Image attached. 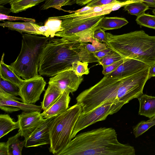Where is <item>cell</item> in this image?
I'll list each match as a JSON object with an SVG mask.
<instances>
[{"label":"cell","instance_id":"obj_2","mask_svg":"<svg viewBox=\"0 0 155 155\" xmlns=\"http://www.w3.org/2000/svg\"><path fill=\"white\" fill-rule=\"evenodd\" d=\"M134 147L120 143L114 129L101 127L76 136L56 155H135Z\"/></svg>","mask_w":155,"mask_h":155},{"label":"cell","instance_id":"obj_21","mask_svg":"<svg viewBox=\"0 0 155 155\" xmlns=\"http://www.w3.org/2000/svg\"><path fill=\"white\" fill-rule=\"evenodd\" d=\"M21 133H18L14 136L8 138L6 142L8 155H21L22 149L25 145V140H21Z\"/></svg>","mask_w":155,"mask_h":155},{"label":"cell","instance_id":"obj_22","mask_svg":"<svg viewBox=\"0 0 155 155\" xmlns=\"http://www.w3.org/2000/svg\"><path fill=\"white\" fill-rule=\"evenodd\" d=\"M18 121H14L7 114L0 115V138L13 130L19 129Z\"/></svg>","mask_w":155,"mask_h":155},{"label":"cell","instance_id":"obj_41","mask_svg":"<svg viewBox=\"0 0 155 155\" xmlns=\"http://www.w3.org/2000/svg\"><path fill=\"white\" fill-rule=\"evenodd\" d=\"M92 8V7H90L88 6L87 5L84 7L82 8L77 10L75 11H67V12H69V13H81L82 12H84L86 11H88L90 9H91Z\"/></svg>","mask_w":155,"mask_h":155},{"label":"cell","instance_id":"obj_13","mask_svg":"<svg viewBox=\"0 0 155 155\" xmlns=\"http://www.w3.org/2000/svg\"><path fill=\"white\" fill-rule=\"evenodd\" d=\"M19 101H22L21 98L9 94L0 88V104L15 107L24 111L41 112L42 110L41 106L26 104Z\"/></svg>","mask_w":155,"mask_h":155},{"label":"cell","instance_id":"obj_17","mask_svg":"<svg viewBox=\"0 0 155 155\" xmlns=\"http://www.w3.org/2000/svg\"><path fill=\"white\" fill-rule=\"evenodd\" d=\"M63 92L56 86L48 84L43 101L41 102L42 110L45 111L51 107L59 99Z\"/></svg>","mask_w":155,"mask_h":155},{"label":"cell","instance_id":"obj_26","mask_svg":"<svg viewBox=\"0 0 155 155\" xmlns=\"http://www.w3.org/2000/svg\"><path fill=\"white\" fill-rule=\"evenodd\" d=\"M0 76V88L9 94L19 96V88L12 82Z\"/></svg>","mask_w":155,"mask_h":155},{"label":"cell","instance_id":"obj_47","mask_svg":"<svg viewBox=\"0 0 155 155\" xmlns=\"http://www.w3.org/2000/svg\"><path fill=\"white\" fill-rule=\"evenodd\" d=\"M155 119V116L154 117H152V118L150 119H149V121H151V120H153L154 119Z\"/></svg>","mask_w":155,"mask_h":155},{"label":"cell","instance_id":"obj_19","mask_svg":"<svg viewBox=\"0 0 155 155\" xmlns=\"http://www.w3.org/2000/svg\"><path fill=\"white\" fill-rule=\"evenodd\" d=\"M4 53L2 56L0 63V76L16 85L18 88L24 81L13 71L10 65L5 64L4 61Z\"/></svg>","mask_w":155,"mask_h":155},{"label":"cell","instance_id":"obj_23","mask_svg":"<svg viewBox=\"0 0 155 155\" xmlns=\"http://www.w3.org/2000/svg\"><path fill=\"white\" fill-rule=\"evenodd\" d=\"M46 0H18L10 3V9L13 13L25 11Z\"/></svg>","mask_w":155,"mask_h":155},{"label":"cell","instance_id":"obj_42","mask_svg":"<svg viewBox=\"0 0 155 155\" xmlns=\"http://www.w3.org/2000/svg\"><path fill=\"white\" fill-rule=\"evenodd\" d=\"M121 1H127L131 0H117ZM142 1L146 3L149 7L155 8V0H137Z\"/></svg>","mask_w":155,"mask_h":155},{"label":"cell","instance_id":"obj_36","mask_svg":"<svg viewBox=\"0 0 155 155\" xmlns=\"http://www.w3.org/2000/svg\"><path fill=\"white\" fill-rule=\"evenodd\" d=\"M5 20H7L11 21L14 20H22L25 22H36V20L34 18L11 16L0 13V20L1 21H2Z\"/></svg>","mask_w":155,"mask_h":155},{"label":"cell","instance_id":"obj_27","mask_svg":"<svg viewBox=\"0 0 155 155\" xmlns=\"http://www.w3.org/2000/svg\"><path fill=\"white\" fill-rule=\"evenodd\" d=\"M137 24L141 27L144 26L155 29V15L144 13L137 17L136 19Z\"/></svg>","mask_w":155,"mask_h":155},{"label":"cell","instance_id":"obj_40","mask_svg":"<svg viewBox=\"0 0 155 155\" xmlns=\"http://www.w3.org/2000/svg\"><path fill=\"white\" fill-rule=\"evenodd\" d=\"M0 155H8L7 145L6 142H0Z\"/></svg>","mask_w":155,"mask_h":155},{"label":"cell","instance_id":"obj_5","mask_svg":"<svg viewBox=\"0 0 155 155\" xmlns=\"http://www.w3.org/2000/svg\"><path fill=\"white\" fill-rule=\"evenodd\" d=\"M82 112L81 105L76 103L54 118L50 128L51 153L56 155L71 140L74 127Z\"/></svg>","mask_w":155,"mask_h":155},{"label":"cell","instance_id":"obj_30","mask_svg":"<svg viewBox=\"0 0 155 155\" xmlns=\"http://www.w3.org/2000/svg\"><path fill=\"white\" fill-rule=\"evenodd\" d=\"M155 125V119L151 120L142 121L139 123L133 129V133L135 138H137L146 131L151 127Z\"/></svg>","mask_w":155,"mask_h":155},{"label":"cell","instance_id":"obj_31","mask_svg":"<svg viewBox=\"0 0 155 155\" xmlns=\"http://www.w3.org/2000/svg\"><path fill=\"white\" fill-rule=\"evenodd\" d=\"M88 63L77 61L73 62L72 64V69L78 75L82 76L83 75H87L89 73L88 66Z\"/></svg>","mask_w":155,"mask_h":155},{"label":"cell","instance_id":"obj_20","mask_svg":"<svg viewBox=\"0 0 155 155\" xmlns=\"http://www.w3.org/2000/svg\"><path fill=\"white\" fill-rule=\"evenodd\" d=\"M128 21L124 18L104 17L98 25L104 31L120 28L127 25Z\"/></svg>","mask_w":155,"mask_h":155},{"label":"cell","instance_id":"obj_8","mask_svg":"<svg viewBox=\"0 0 155 155\" xmlns=\"http://www.w3.org/2000/svg\"><path fill=\"white\" fill-rule=\"evenodd\" d=\"M46 82L40 75L28 80H25L19 89V96L24 103L35 104L45 90Z\"/></svg>","mask_w":155,"mask_h":155},{"label":"cell","instance_id":"obj_48","mask_svg":"<svg viewBox=\"0 0 155 155\" xmlns=\"http://www.w3.org/2000/svg\"><path fill=\"white\" fill-rule=\"evenodd\" d=\"M152 12L155 15V8L153 10Z\"/></svg>","mask_w":155,"mask_h":155},{"label":"cell","instance_id":"obj_11","mask_svg":"<svg viewBox=\"0 0 155 155\" xmlns=\"http://www.w3.org/2000/svg\"><path fill=\"white\" fill-rule=\"evenodd\" d=\"M18 121L21 137L26 138L44 119L41 112H22L18 115Z\"/></svg>","mask_w":155,"mask_h":155},{"label":"cell","instance_id":"obj_37","mask_svg":"<svg viewBox=\"0 0 155 155\" xmlns=\"http://www.w3.org/2000/svg\"><path fill=\"white\" fill-rule=\"evenodd\" d=\"M119 1L117 0H93L87 4V5L92 7L103 6L117 3Z\"/></svg>","mask_w":155,"mask_h":155},{"label":"cell","instance_id":"obj_10","mask_svg":"<svg viewBox=\"0 0 155 155\" xmlns=\"http://www.w3.org/2000/svg\"><path fill=\"white\" fill-rule=\"evenodd\" d=\"M55 117L44 119L34 131L25 139V147H35L50 144V127Z\"/></svg>","mask_w":155,"mask_h":155},{"label":"cell","instance_id":"obj_28","mask_svg":"<svg viewBox=\"0 0 155 155\" xmlns=\"http://www.w3.org/2000/svg\"><path fill=\"white\" fill-rule=\"evenodd\" d=\"M123 58L118 53L112 50L105 56L99 60V63L103 67L112 64Z\"/></svg>","mask_w":155,"mask_h":155},{"label":"cell","instance_id":"obj_35","mask_svg":"<svg viewBox=\"0 0 155 155\" xmlns=\"http://www.w3.org/2000/svg\"><path fill=\"white\" fill-rule=\"evenodd\" d=\"M124 60V58L112 64L103 67L102 74L105 75L113 72L123 63Z\"/></svg>","mask_w":155,"mask_h":155},{"label":"cell","instance_id":"obj_16","mask_svg":"<svg viewBox=\"0 0 155 155\" xmlns=\"http://www.w3.org/2000/svg\"><path fill=\"white\" fill-rule=\"evenodd\" d=\"M140 103L139 114L150 119L155 116V97L142 94L138 98Z\"/></svg>","mask_w":155,"mask_h":155},{"label":"cell","instance_id":"obj_33","mask_svg":"<svg viewBox=\"0 0 155 155\" xmlns=\"http://www.w3.org/2000/svg\"><path fill=\"white\" fill-rule=\"evenodd\" d=\"M112 11H113L112 8H111L110 9L105 10L99 12L84 14L81 15L72 16L67 17L65 18H68L71 20L76 21L98 16L105 15L110 14Z\"/></svg>","mask_w":155,"mask_h":155},{"label":"cell","instance_id":"obj_46","mask_svg":"<svg viewBox=\"0 0 155 155\" xmlns=\"http://www.w3.org/2000/svg\"><path fill=\"white\" fill-rule=\"evenodd\" d=\"M18 0H0V5L3 6L5 4L15 2Z\"/></svg>","mask_w":155,"mask_h":155},{"label":"cell","instance_id":"obj_43","mask_svg":"<svg viewBox=\"0 0 155 155\" xmlns=\"http://www.w3.org/2000/svg\"><path fill=\"white\" fill-rule=\"evenodd\" d=\"M152 77H155V64L150 67L149 70L148 79Z\"/></svg>","mask_w":155,"mask_h":155},{"label":"cell","instance_id":"obj_24","mask_svg":"<svg viewBox=\"0 0 155 155\" xmlns=\"http://www.w3.org/2000/svg\"><path fill=\"white\" fill-rule=\"evenodd\" d=\"M149 7L146 3L141 1L127 4L124 6V10L131 15L138 17L144 13Z\"/></svg>","mask_w":155,"mask_h":155},{"label":"cell","instance_id":"obj_4","mask_svg":"<svg viewBox=\"0 0 155 155\" xmlns=\"http://www.w3.org/2000/svg\"><path fill=\"white\" fill-rule=\"evenodd\" d=\"M50 37L22 34L21 47L15 61L10 65L15 72L25 80L39 76L38 69L42 51Z\"/></svg>","mask_w":155,"mask_h":155},{"label":"cell","instance_id":"obj_15","mask_svg":"<svg viewBox=\"0 0 155 155\" xmlns=\"http://www.w3.org/2000/svg\"><path fill=\"white\" fill-rule=\"evenodd\" d=\"M0 25L4 28H8L12 30L17 31L21 34L25 33L30 35H41L39 31L41 25L33 21L20 22L3 21V23L0 24Z\"/></svg>","mask_w":155,"mask_h":155},{"label":"cell","instance_id":"obj_14","mask_svg":"<svg viewBox=\"0 0 155 155\" xmlns=\"http://www.w3.org/2000/svg\"><path fill=\"white\" fill-rule=\"evenodd\" d=\"M70 93L64 91L57 101L49 108L41 113L44 119L56 117L67 110L68 108L71 100Z\"/></svg>","mask_w":155,"mask_h":155},{"label":"cell","instance_id":"obj_3","mask_svg":"<svg viewBox=\"0 0 155 155\" xmlns=\"http://www.w3.org/2000/svg\"><path fill=\"white\" fill-rule=\"evenodd\" d=\"M106 34L107 46L123 58L137 60L150 67L155 64V36L143 30L120 35Z\"/></svg>","mask_w":155,"mask_h":155},{"label":"cell","instance_id":"obj_6","mask_svg":"<svg viewBox=\"0 0 155 155\" xmlns=\"http://www.w3.org/2000/svg\"><path fill=\"white\" fill-rule=\"evenodd\" d=\"M105 15H100L76 21L68 18L63 19L62 30L57 32L55 36L66 38L69 40L83 42L91 43L94 39V31Z\"/></svg>","mask_w":155,"mask_h":155},{"label":"cell","instance_id":"obj_45","mask_svg":"<svg viewBox=\"0 0 155 155\" xmlns=\"http://www.w3.org/2000/svg\"><path fill=\"white\" fill-rule=\"evenodd\" d=\"M93 0H76V4L81 6L84 5Z\"/></svg>","mask_w":155,"mask_h":155},{"label":"cell","instance_id":"obj_25","mask_svg":"<svg viewBox=\"0 0 155 155\" xmlns=\"http://www.w3.org/2000/svg\"><path fill=\"white\" fill-rule=\"evenodd\" d=\"M76 0H46L41 6V10H47L50 8H54L59 10L66 12L61 8L64 6L71 5L76 3Z\"/></svg>","mask_w":155,"mask_h":155},{"label":"cell","instance_id":"obj_12","mask_svg":"<svg viewBox=\"0 0 155 155\" xmlns=\"http://www.w3.org/2000/svg\"><path fill=\"white\" fill-rule=\"evenodd\" d=\"M150 66L134 59L124 58V62L114 71L106 75L111 77L125 78L130 76Z\"/></svg>","mask_w":155,"mask_h":155},{"label":"cell","instance_id":"obj_9","mask_svg":"<svg viewBox=\"0 0 155 155\" xmlns=\"http://www.w3.org/2000/svg\"><path fill=\"white\" fill-rule=\"evenodd\" d=\"M83 80L82 76L77 75L71 67L50 78L48 84L56 86L63 91L73 93L77 90Z\"/></svg>","mask_w":155,"mask_h":155},{"label":"cell","instance_id":"obj_44","mask_svg":"<svg viewBox=\"0 0 155 155\" xmlns=\"http://www.w3.org/2000/svg\"><path fill=\"white\" fill-rule=\"evenodd\" d=\"M0 13L8 15L11 12L10 8H7L2 5H0Z\"/></svg>","mask_w":155,"mask_h":155},{"label":"cell","instance_id":"obj_29","mask_svg":"<svg viewBox=\"0 0 155 155\" xmlns=\"http://www.w3.org/2000/svg\"><path fill=\"white\" fill-rule=\"evenodd\" d=\"M115 3H113L103 6H98L92 7V8L91 9L82 12L74 13L73 14L67 15L58 17H54L55 18L58 19H63L65 18L69 17L99 12L105 10L112 8V6Z\"/></svg>","mask_w":155,"mask_h":155},{"label":"cell","instance_id":"obj_38","mask_svg":"<svg viewBox=\"0 0 155 155\" xmlns=\"http://www.w3.org/2000/svg\"><path fill=\"white\" fill-rule=\"evenodd\" d=\"M112 50L107 47L105 49L94 52V56L98 60L102 58L106 55L109 52Z\"/></svg>","mask_w":155,"mask_h":155},{"label":"cell","instance_id":"obj_18","mask_svg":"<svg viewBox=\"0 0 155 155\" xmlns=\"http://www.w3.org/2000/svg\"><path fill=\"white\" fill-rule=\"evenodd\" d=\"M62 21L60 19L53 17H49L44 25L40 26L39 31L41 35L53 38L57 32L62 30Z\"/></svg>","mask_w":155,"mask_h":155},{"label":"cell","instance_id":"obj_7","mask_svg":"<svg viewBox=\"0 0 155 155\" xmlns=\"http://www.w3.org/2000/svg\"><path fill=\"white\" fill-rule=\"evenodd\" d=\"M125 104L119 101H109L88 112H82L74 127L71 139L80 131L97 122L105 120L109 115L117 113Z\"/></svg>","mask_w":155,"mask_h":155},{"label":"cell","instance_id":"obj_34","mask_svg":"<svg viewBox=\"0 0 155 155\" xmlns=\"http://www.w3.org/2000/svg\"><path fill=\"white\" fill-rule=\"evenodd\" d=\"M93 38L100 42L106 43L107 41L106 32L103 29L99 28L95 30L94 32Z\"/></svg>","mask_w":155,"mask_h":155},{"label":"cell","instance_id":"obj_39","mask_svg":"<svg viewBox=\"0 0 155 155\" xmlns=\"http://www.w3.org/2000/svg\"><path fill=\"white\" fill-rule=\"evenodd\" d=\"M0 108L1 110L8 113L17 111L20 110L17 107L2 104H0Z\"/></svg>","mask_w":155,"mask_h":155},{"label":"cell","instance_id":"obj_1","mask_svg":"<svg viewBox=\"0 0 155 155\" xmlns=\"http://www.w3.org/2000/svg\"><path fill=\"white\" fill-rule=\"evenodd\" d=\"M85 43L64 38H51L40 55L38 69L39 75L53 77L72 67V63L77 61L99 63V60L93 53L86 48Z\"/></svg>","mask_w":155,"mask_h":155},{"label":"cell","instance_id":"obj_32","mask_svg":"<svg viewBox=\"0 0 155 155\" xmlns=\"http://www.w3.org/2000/svg\"><path fill=\"white\" fill-rule=\"evenodd\" d=\"M91 43L92 44L85 42L84 46L88 51L92 53L104 49L107 47L106 43L99 42L95 39Z\"/></svg>","mask_w":155,"mask_h":155}]
</instances>
